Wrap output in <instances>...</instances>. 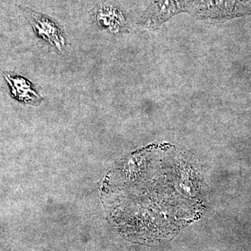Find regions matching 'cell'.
<instances>
[{
	"label": "cell",
	"instance_id": "6da1fadb",
	"mask_svg": "<svg viewBox=\"0 0 251 251\" xmlns=\"http://www.w3.org/2000/svg\"><path fill=\"white\" fill-rule=\"evenodd\" d=\"M122 168L119 181L117 228L135 241L163 242L201 216L204 189L196 158L175 147L142 150ZM120 178V177H119Z\"/></svg>",
	"mask_w": 251,
	"mask_h": 251
},
{
	"label": "cell",
	"instance_id": "7a4b0ae2",
	"mask_svg": "<svg viewBox=\"0 0 251 251\" xmlns=\"http://www.w3.org/2000/svg\"><path fill=\"white\" fill-rule=\"evenodd\" d=\"M28 18L38 37L62 52L67 46V41L62 29L54 20L46 15L27 9Z\"/></svg>",
	"mask_w": 251,
	"mask_h": 251
},
{
	"label": "cell",
	"instance_id": "3957f363",
	"mask_svg": "<svg viewBox=\"0 0 251 251\" xmlns=\"http://www.w3.org/2000/svg\"><path fill=\"white\" fill-rule=\"evenodd\" d=\"M92 17L99 27L111 32H120L126 29L121 10L112 1L99 3L92 11Z\"/></svg>",
	"mask_w": 251,
	"mask_h": 251
},
{
	"label": "cell",
	"instance_id": "277c9868",
	"mask_svg": "<svg viewBox=\"0 0 251 251\" xmlns=\"http://www.w3.org/2000/svg\"><path fill=\"white\" fill-rule=\"evenodd\" d=\"M177 11L175 0H155L142 20L144 25L153 27L161 24Z\"/></svg>",
	"mask_w": 251,
	"mask_h": 251
},
{
	"label": "cell",
	"instance_id": "5b68a950",
	"mask_svg": "<svg viewBox=\"0 0 251 251\" xmlns=\"http://www.w3.org/2000/svg\"><path fill=\"white\" fill-rule=\"evenodd\" d=\"M6 80L11 87V93L15 98L25 103L39 105L43 99L36 93L30 82L21 77H13L10 74H4Z\"/></svg>",
	"mask_w": 251,
	"mask_h": 251
}]
</instances>
